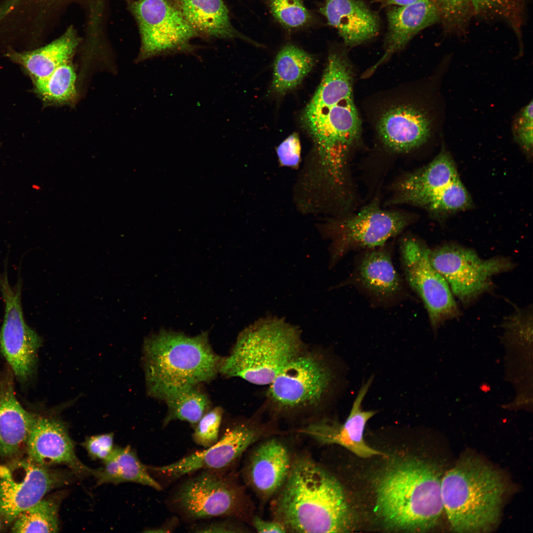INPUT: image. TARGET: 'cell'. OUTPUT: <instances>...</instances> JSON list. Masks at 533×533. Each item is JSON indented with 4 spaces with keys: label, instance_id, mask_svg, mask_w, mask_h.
<instances>
[{
    "label": "cell",
    "instance_id": "obj_22",
    "mask_svg": "<svg viewBox=\"0 0 533 533\" xmlns=\"http://www.w3.org/2000/svg\"><path fill=\"white\" fill-rule=\"evenodd\" d=\"M386 16L388 29L384 41L385 52L373 69L403 48L420 31L440 20L438 10L431 0L392 6L388 9Z\"/></svg>",
    "mask_w": 533,
    "mask_h": 533
},
{
    "label": "cell",
    "instance_id": "obj_3",
    "mask_svg": "<svg viewBox=\"0 0 533 533\" xmlns=\"http://www.w3.org/2000/svg\"><path fill=\"white\" fill-rule=\"evenodd\" d=\"M443 475L438 465L424 460L394 464L379 478L376 512L395 529L423 532L433 528L444 513Z\"/></svg>",
    "mask_w": 533,
    "mask_h": 533
},
{
    "label": "cell",
    "instance_id": "obj_12",
    "mask_svg": "<svg viewBox=\"0 0 533 533\" xmlns=\"http://www.w3.org/2000/svg\"><path fill=\"white\" fill-rule=\"evenodd\" d=\"M429 257L431 265L446 279L452 293L465 304L487 290L493 276L513 267L508 258L483 259L473 250L456 245H445L429 250Z\"/></svg>",
    "mask_w": 533,
    "mask_h": 533
},
{
    "label": "cell",
    "instance_id": "obj_23",
    "mask_svg": "<svg viewBox=\"0 0 533 533\" xmlns=\"http://www.w3.org/2000/svg\"><path fill=\"white\" fill-rule=\"evenodd\" d=\"M381 247L368 249L360 257L353 276L356 284L381 302L395 300L403 291L402 280L390 254Z\"/></svg>",
    "mask_w": 533,
    "mask_h": 533
},
{
    "label": "cell",
    "instance_id": "obj_40",
    "mask_svg": "<svg viewBox=\"0 0 533 533\" xmlns=\"http://www.w3.org/2000/svg\"><path fill=\"white\" fill-rule=\"evenodd\" d=\"M243 529L229 521H218L206 524L195 529L198 533H232L243 532Z\"/></svg>",
    "mask_w": 533,
    "mask_h": 533
},
{
    "label": "cell",
    "instance_id": "obj_32",
    "mask_svg": "<svg viewBox=\"0 0 533 533\" xmlns=\"http://www.w3.org/2000/svg\"><path fill=\"white\" fill-rule=\"evenodd\" d=\"M472 205L471 197L459 178L433 196L424 208L442 216L469 209Z\"/></svg>",
    "mask_w": 533,
    "mask_h": 533
},
{
    "label": "cell",
    "instance_id": "obj_36",
    "mask_svg": "<svg viewBox=\"0 0 533 533\" xmlns=\"http://www.w3.org/2000/svg\"><path fill=\"white\" fill-rule=\"evenodd\" d=\"M533 102L532 100L518 113L512 123L514 138L528 153L533 149Z\"/></svg>",
    "mask_w": 533,
    "mask_h": 533
},
{
    "label": "cell",
    "instance_id": "obj_9",
    "mask_svg": "<svg viewBox=\"0 0 533 533\" xmlns=\"http://www.w3.org/2000/svg\"><path fill=\"white\" fill-rule=\"evenodd\" d=\"M173 503L192 520L228 516L246 519L251 505L243 488L220 471L205 470L184 482Z\"/></svg>",
    "mask_w": 533,
    "mask_h": 533
},
{
    "label": "cell",
    "instance_id": "obj_17",
    "mask_svg": "<svg viewBox=\"0 0 533 533\" xmlns=\"http://www.w3.org/2000/svg\"><path fill=\"white\" fill-rule=\"evenodd\" d=\"M372 379L363 384L354 400L345 421L322 420L308 424L301 432L323 444H336L343 446L357 456L367 458L382 453L368 446L364 439V432L368 421L377 413L362 408V401L372 383Z\"/></svg>",
    "mask_w": 533,
    "mask_h": 533
},
{
    "label": "cell",
    "instance_id": "obj_28",
    "mask_svg": "<svg viewBox=\"0 0 533 533\" xmlns=\"http://www.w3.org/2000/svg\"><path fill=\"white\" fill-rule=\"evenodd\" d=\"M314 65L313 57L291 44L279 51L274 62L272 89L284 94L299 85Z\"/></svg>",
    "mask_w": 533,
    "mask_h": 533
},
{
    "label": "cell",
    "instance_id": "obj_42",
    "mask_svg": "<svg viewBox=\"0 0 533 533\" xmlns=\"http://www.w3.org/2000/svg\"><path fill=\"white\" fill-rule=\"evenodd\" d=\"M421 0H374L373 1L379 3L382 7L388 6H405Z\"/></svg>",
    "mask_w": 533,
    "mask_h": 533
},
{
    "label": "cell",
    "instance_id": "obj_8",
    "mask_svg": "<svg viewBox=\"0 0 533 533\" xmlns=\"http://www.w3.org/2000/svg\"><path fill=\"white\" fill-rule=\"evenodd\" d=\"M137 21L141 44L137 61L178 53H190V40L199 35L171 0H137L129 3Z\"/></svg>",
    "mask_w": 533,
    "mask_h": 533
},
{
    "label": "cell",
    "instance_id": "obj_2",
    "mask_svg": "<svg viewBox=\"0 0 533 533\" xmlns=\"http://www.w3.org/2000/svg\"><path fill=\"white\" fill-rule=\"evenodd\" d=\"M273 504L275 520L287 532L343 533L351 523L349 509L339 482L312 459L292 463Z\"/></svg>",
    "mask_w": 533,
    "mask_h": 533
},
{
    "label": "cell",
    "instance_id": "obj_37",
    "mask_svg": "<svg viewBox=\"0 0 533 533\" xmlns=\"http://www.w3.org/2000/svg\"><path fill=\"white\" fill-rule=\"evenodd\" d=\"M445 23L457 25L462 22L471 10L470 0H431Z\"/></svg>",
    "mask_w": 533,
    "mask_h": 533
},
{
    "label": "cell",
    "instance_id": "obj_34",
    "mask_svg": "<svg viewBox=\"0 0 533 533\" xmlns=\"http://www.w3.org/2000/svg\"><path fill=\"white\" fill-rule=\"evenodd\" d=\"M274 18L289 29L303 27L312 20L311 14L303 0H268Z\"/></svg>",
    "mask_w": 533,
    "mask_h": 533
},
{
    "label": "cell",
    "instance_id": "obj_21",
    "mask_svg": "<svg viewBox=\"0 0 533 533\" xmlns=\"http://www.w3.org/2000/svg\"><path fill=\"white\" fill-rule=\"evenodd\" d=\"M320 12L348 46L372 38L379 31L378 15L361 0H325Z\"/></svg>",
    "mask_w": 533,
    "mask_h": 533
},
{
    "label": "cell",
    "instance_id": "obj_15",
    "mask_svg": "<svg viewBox=\"0 0 533 533\" xmlns=\"http://www.w3.org/2000/svg\"><path fill=\"white\" fill-rule=\"evenodd\" d=\"M269 430L265 425L248 420L228 428L220 440L205 450L196 452L170 464L148 467L171 479L199 470L220 471L232 465L242 454Z\"/></svg>",
    "mask_w": 533,
    "mask_h": 533
},
{
    "label": "cell",
    "instance_id": "obj_5",
    "mask_svg": "<svg viewBox=\"0 0 533 533\" xmlns=\"http://www.w3.org/2000/svg\"><path fill=\"white\" fill-rule=\"evenodd\" d=\"M504 484L493 467L472 457L462 458L441 479V496L451 529L480 533L491 529L500 515Z\"/></svg>",
    "mask_w": 533,
    "mask_h": 533
},
{
    "label": "cell",
    "instance_id": "obj_19",
    "mask_svg": "<svg viewBox=\"0 0 533 533\" xmlns=\"http://www.w3.org/2000/svg\"><path fill=\"white\" fill-rule=\"evenodd\" d=\"M292 463L282 443L276 439L266 440L250 455L244 469L245 482L261 499L267 500L284 485Z\"/></svg>",
    "mask_w": 533,
    "mask_h": 533
},
{
    "label": "cell",
    "instance_id": "obj_39",
    "mask_svg": "<svg viewBox=\"0 0 533 533\" xmlns=\"http://www.w3.org/2000/svg\"><path fill=\"white\" fill-rule=\"evenodd\" d=\"M276 152L282 165L298 166L301 158V144L298 135L295 133L290 135L279 145Z\"/></svg>",
    "mask_w": 533,
    "mask_h": 533
},
{
    "label": "cell",
    "instance_id": "obj_6",
    "mask_svg": "<svg viewBox=\"0 0 533 533\" xmlns=\"http://www.w3.org/2000/svg\"><path fill=\"white\" fill-rule=\"evenodd\" d=\"M305 350L298 328L281 319L264 318L240 332L219 372L254 384L269 385Z\"/></svg>",
    "mask_w": 533,
    "mask_h": 533
},
{
    "label": "cell",
    "instance_id": "obj_38",
    "mask_svg": "<svg viewBox=\"0 0 533 533\" xmlns=\"http://www.w3.org/2000/svg\"><path fill=\"white\" fill-rule=\"evenodd\" d=\"M114 437L112 433L93 435L87 437L82 445L92 458L103 461L114 448Z\"/></svg>",
    "mask_w": 533,
    "mask_h": 533
},
{
    "label": "cell",
    "instance_id": "obj_16",
    "mask_svg": "<svg viewBox=\"0 0 533 533\" xmlns=\"http://www.w3.org/2000/svg\"><path fill=\"white\" fill-rule=\"evenodd\" d=\"M26 446L29 459L37 463L63 464L78 477L93 476L94 469L77 457L66 423L56 417L36 415Z\"/></svg>",
    "mask_w": 533,
    "mask_h": 533
},
{
    "label": "cell",
    "instance_id": "obj_14",
    "mask_svg": "<svg viewBox=\"0 0 533 533\" xmlns=\"http://www.w3.org/2000/svg\"><path fill=\"white\" fill-rule=\"evenodd\" d=\"M410 222L406 214L381 209L377 202L366 206L334 228L330 253L333 266L349 252L382 247L401 232Z\"/></svg>",
    "mask_w": 533,
    "mask_h": 533
},
{
    "label": "cell",
    "instance_id": "obj_18",
    "mask_svg": "<svg viewBox=\"0 0 533 533\" xmlns=\"http://www.w3.org/2000/svg\"><path fill=\"white\" fill-rule=\"evenodd\" d=\"M432 121L423 108L411 103L393 104L381 113L377 122L383 144L397 152L419 148L429 139Z\"/></svg>",
    "mask_w": 533,
    "mask_h": 533
},
{
    "label": "cell",
    "instance_id": "obj_33",
    "mask_svg": "<svg viewBox=\"0 0 533 533\" xmlns=\"http://www.w3.org/2000/svg\"><path fill=\"white\" fill-rule=\"evenodd\" d=\"M524 1L525 0H470V3L473 12L504 19L518 34Z\"/></svg>",
    "mask_w": 533,
    "mask_h": 533
},
{
    "label": "cell",
    "instance_id": "obj_30",
    "mask_svg": "<svg viewBox=\"0 0 533 533\" xmlns=\"http://www.w3.org/2000/svg\"><path fill=\"white\" fill-rule=\"evenodd\" d=\"M76 75L71 62L57 68L49 76L34 81L35 91L44 101L65 104L72 102L76 96Z\"/></svg>",
    "mask_w": 533,
    "mask_h": 533
},
{
    "label": "cell",
    "instance_id": "obj_27",
    "mask_svg": "<svg viewBox=\"0 0 533 533\" xmlns=\"http://www.w3.org/2000/svg\"><path fill=\"white\" fill-rule=\"evenodd\" d=\"M103 462V467L95 470L93 475L98 485L132 482L157 491L162 489L160 484L149 473L148 466L130 446L114 447L111 455Z\"/></svg>",
    "mask_w": 533,
    "mask_h": 533
},
{
    "label": "cell",
    "instance_id": "obj_11",
    "mask_svg": "<svg viewBox=\"0 0 533 533\" xmlns=\"http://www.w3.org/2000/svg\"><path fill=\"white\" fill-rule=\"evenodd\" d=\"M6 261L4 270L0 273V290L4 303V319L0 330V351L17 379L26 382L36 371L42 339L24 318L20 273L16 284L11 286Z\"/></svg>",
    "mask_w": 533,
    "mask_h": 533
},
{
    "label": "cell",
    "instance_id": "obj_43",
    "mask_svg": "<svg viewBox=\"0 0 533 533\" xmlns=\"http://www.w3.org/2000/svg\"><path fill=\"white\" fill-rule=\"evenodd\" d=\"M1 518L0 517V530L1 528Z\"/></svg>",
    "mask_w": 533,
    "mask_h": 533
},
{
    "label": "cell",
    "instance_id": "obj_24",
    "mask_svg": "<svg viewBox=\"0 0 533 533\" xmlns=\"http://www.w3.org/2000/svg\"><path fill=\"white\" fill-rule=\"evenodd\" d=\"M36 415L26 410L17 399L12 382L0 384V456L15 455L26 443Z\"/></svg>",
    "mask_w": 533,
    "mask_h": 533
},
{
    "label": "cell",
    "instance_id": "obj_26",
    "mask_svg": "<svg viewBox=\"0 0 533 533\" xmlns=\"http://www.w3.org/2000/svg\"><path fill=\"white\" fill-rule=\"evenodd\" d=\"M191 27L199 35L228 39L243 37L232 26L222 0H176Z\"/></svg>",
    "mask_w": 533,
    "mask_h": 533
},
{
    "label": "cell",
    "instance_id": "obj_31",
    "mask_svg": "<svg viewBox=\"0 0 533 533\" xmlns=\"http://www.w3.org/2000/svg\"><path fill=\"white\" fill-rule=\"evenodd\" d=\"M165 401L168 407L165 424L179 419L195 426L207 412L210 404L207 396L196 387L171 396Z\"/></svg>",
    "mask_w": 533,
    "mask_h": 533
},
{
    "label": "cell",
    "instance_id": "obj_25",
    "mask_svg": "<svg viewBox=\"0 0 533 533\" xmlns=\"http://www.w3.org/2000/svg\"><path fill=\"white\" fill-rule=\"evenodd\" d=\"M78 43L79 38L71 27L60 38L43 47L22 52L11 51L8 55L21 64L34 81L47 77L60 65L71 62Z\"/></svg>",
    "mask_w": 533,
    "mask_h": 533
},
{
    "label": "cell",
    "instance_id": "obj_10",
    "mask_svg": "<svg viewBox=\"0 0 533 533\" xmlns=\"http://www.w3.org/2000/svg\"><path fill=\"white\" fill-rule=\"evenodd\" d=\"M76 476L71 471L49 469L30 459L0 465V516L13 523L23 511L52 490L67 485Z\"/></svg>",
    "mask_w": 533,
    "mask_h": 533
},
{
    "label": "cell",
    "instance_id": "obj_35",
    "mask_svg": "<svg viewBox=\"0 0 533 533\" xmlns=\"http://www.w3.org/2000/svg\"><path fill=\"white\" fill-rule=\"evenodd\" d=\"M223 414L222 408L217 407L202 417L196 424L192 435L196 444L207 448L218 441Z\"/></svg>",
    "mask_w": 533,
    "mask_h": 533
},
{
    "label": "cell",
    "instance_id": "obj_1",
    "mask_svg": "<svg viewBox=\"0 0 533 533\" xmlns=\"http://www.w3.org/2000/svg\"><path fill=\"white\" fill-rule=\"evenodd\" d=\"M353 95L350 64L343 52H332L302 120L316 144L325 174L340 187L345 183L348 155L361 134Z\"/></svg>",
    "mask_w": 533,
    "mask_h": 533
},
{
    "label": "cell",
    "instance_id": "obj_20",
    "mask_svg": "<svg viewBox=\"0 0 533 533\" xmlns=\"http://www.w3.org/2000/svg\"><path fill=\"white\" fill-rule=\"evenodd\" d=\"M459 178L452 157L442 150L429 164L398 183L391 202L424 208L433 196Z\"/></svg>",
    "mask_w": 533,
    "mask_h": 533
},
{
    "label": "cell",
    "instance_id": "obj_29",
    "mask_svg": "<svg viewBox=\"0 0 533 533\" xmlns=\"http://www.w3.org/2000/svg\"><path fill=\"white\" fill-rule=\"evenodd\" d=\"M64 493L43 497L21 512L13 522L14 533H56L59 530V510Z\"/></svg>",
    "mask_w": 533,
    "mask_h": 533
},
{
    "label": "cell",
    "instance_id": "obj_13",
    "mask_svg": "<svg viewBox=\"0 0 533 533\" xmlns=\"http://www.w3.org/2000/svg\"><path fill=\"white\" fill-rule=\"evenodd\" d=\"M400 251L406 281L423 301L432 327L436 329L457 316L459 311L452 291L431 265L429 250L417 239L408 237L403 240Z\"/></svg>",
    "mask_w": 533,
    "mask_h": 533
},
{
    "label": "cell",
    "instance_id": "obj_41",
    "mask_svg": "<svg viewBox=\"0 0 533 533\" xmlns=\"http://www.w3.org/2000/svg\"><path fill=\"white\" fill-rule=\"evenodd\" d=\"M254 528L258 533H286L287 531L280 522L274 520L269 521L256 516L252 519Z\"/></svg>",
    "mask_w": 533,
    "mask_h": 533
},
{
    "label": "cell",
    "instance_id": "obj_7",
    "mask_svg": "<svg viewBox=\"0 0 533 533\" xmlns=\"http://www.w3.org/2000/svg\"><path fill=\"white\" fill-rule=\"evenodd\" d=\"M324 355L305 350L289 363L269 384L267 403L278 415H291L318 408L335 381Z\"/></svg>",
    "mask_w": 533,
    "mask_h": 533
},
{
    "label": "cell",
    "instance_id": "obj_4",
    "mask_svg": "<svg viewBox=\"0 0 533 533\" xmlns=\"http://www.w3.org/2000/svg\"><path fill=\"white\" fill-rule=\"evenodd\" d=\"M222 360L210 346L207 332L190 337L161 330L143 344L148 393L165 400L196 387L214 378Z\"/></svg>",
    "mask_w": 533,
    "mask_h": 533
}]
</instances>
